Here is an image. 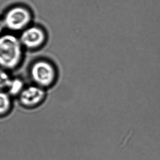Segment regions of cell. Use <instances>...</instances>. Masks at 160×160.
<instances>
[{"label":"cell","instance_id":"obj_1","mask_svg":"<svg viewBox=\"0 0 160 160\" xmlns=\"http://www.w3.org/2000/svg\"><path fill=\"white\" fill-rule=\"evenodd\" d=\"M19 38L11 34L0 36V67L6 70L18 67L23 58Z\"/></svg>","mask_w":160,"mask_h":160},{"label":"cell","instance_id":"obj_2","mask_svg":"<svg viewBox=\"0 0 160 160\" xmlns=\"http://www.w3.org/2000/svg\"><path fill=\"white\" fill-rule=\"evenodd\" d=\"M30 76L35 85L44 88L54 83L56 71L54 66L48 61H37L31 67Z\"/></svg>","mask_w":160,"mask_h":160},{"label":"cell","instance_id":"obj_3","mask_svg":"<svg viewBox=\"0 0 160 160\" xmlns=\"http://www.w3.org/2000/svg\"><path fill=\"white\" fill-rule=\"evenodd\" d=\"M31 21L30 13L22 7L11 9L4 16L3 22L4 27L13 31L24 30Z\"/></svg>","mask_w":160,"mask_h":160},{"label":"cell","instance_id":"obj_4","mask_svg":"<svg viewBox=\"0 0 160 160\" xmlns=\"http://www.w3.org/2000/svg\"><path fill=\"white\" fill-rule=\"evenodd\" d=\"M19 39L23 47L35 49L42 46L45 42V35L41 28L31 26L23 31Z\"/></svg>","mask_w":160,"mask_h":160},{"label":"cell","instance_id":"obj_5","mask_svg":"<svg viewBox=\"0 0 160 160\" xmlns=\"http://www.w3.org/2000/svg\"><path fill=\"white\" fill-rule=\"evenodd\" d=\"M45 90L36 85L25 88L19 95L20 102L26 107H34L41 103L45 98Z\"/></svg>","mask_w":160,"mask_h":160},{"label":"cell","instance_id":"obj_6","mask_svg":"<svg viewBox=\"0 0 160 160\" xmlns=\"http://www.w3.org/2000/svg\"><path fill=\"white\" fill-rule=\"evenodd\" d=\"M24 88V82L22 80L19 78H12L7 89L9 95L15 96L19 95Z\"/></svg>","mask_w":160,"mask_h":160},{"label":"cell","instance_id":"obj_7","mask_svg":"<svg viewBox=\"0 0 160 160\" xmlns=\"http://www.w3.org/2000/svg\"><path fill=\"white\" fill-rule=\"evenodd\" d=\"M11 107V100L8 93L0 90V115L6 114Z\"/></svg>","mask_w":160,"mask_h":160},{"label":"cell","instance_id":"obj_8","mask_svg":"<svg viewBox=\"0 0 160 160\" xmlns=\"http://www.w3.org/2000/svg\"><path fill=\"white\" fill-rule=\"evenodd\" d=\"M6 71L0 67V90L7 89L12 79Z\"/></svg>","mask_w":160,"mask_h":160},{"label":"cell","instance_id":"obj_9","mask_svg":"<svg viewBox=\"0 0 160 160\" xmlns=\"http://www.w3.org/2000/svg\"><path fill=\"white\" fill-rule=\"evenodd\" d=\"M4 28H5V27L3 20H0V34L2 32V31L3 30Z\"/></svg>","mask_w":160,"mask_h":160}]
</instances>
